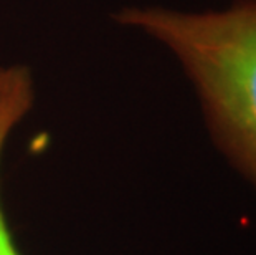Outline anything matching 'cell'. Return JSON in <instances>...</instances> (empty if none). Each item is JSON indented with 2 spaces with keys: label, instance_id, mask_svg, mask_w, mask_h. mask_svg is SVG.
<instances>
[{
  "label": "cell",
  "instance_id": "6da1fadb",
  "mask_svg": "<svg viewBox=\"0 0 256 255\" xmlns=\"http://www.w3.org/2000/svg\"><path fill=\"white\" fill-rule=\"evenodd\" d=\"M116 20L146 32L178 58L215 144L256 189V0L200 14L130 7Z\"/></svg>",
  "mask_w": 256,
  "mask_h": 255
},
{
  "label": "cell",
  "instance_id": "7a4b0ae2",
  "mask_svg": "<svg viewBox=\"0 0 256 255\" xmlns=\"http://www.w3.org/2000/svg\"><path fill=\"white\" fill-rule=\"evenodd\" d=\"M34 81L28 68L15 67L0 68V164L7 139L17 124L24 119L34 106ZM0 255H24L8 225L2 202L0 189Z\"/></svg>",
  "mask_w": 256,
  "mask_h": 255
}]
</instances>
